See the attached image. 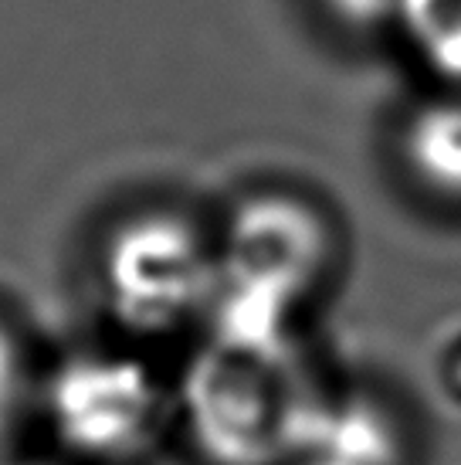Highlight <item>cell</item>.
Returning a JSON list of instances; mask_svg holds the SVG:
<instances>
[{
	"label": "cell",
	"mask_w": 461,
	"mask_h": 465,
	"mask_svg": "<svg viewBox=\"0 0 461 465\" xmlns=\"http://www.w3.org/2000/svg\"><path fill=\"white\" fill-rule=\"evenodd\" d=\"M394 35L435 82L461 89V0H400Z\"/></svg>",
	"instance_id": "52a82bcc"
},
{
	"label": "cell",
	"mask_w": 461,
	"mask_h": 465,
	"mask_svg": "<svg viewBox=\"0 0 461 465\" xmlns=\"http://www.w3.org/2000/svg\"><path fill=\"white\" fill-rule=\"evenodd\" d=\"M167 394L150 363L129 350H82L48 381V418L85 459L123 462L160 431Z\"/></svg>",
	"instance_id": "277c9868"
},
{
	"label": "cell",
	"mask_w": 461,
	"mask_h": 465,
	"mask_svg": "<svg viewBox=\"0 0 461 465\" xmlns=\"http://www.w3.org/2000/svg\"><path fill=\"white\" fill-rule=\"evenodd\" d=\"M0 465H38V462H17V459H0Z\"/></svg>",
	"instance_id": "30bf717a"
},
{
	"label": "cell",
	"mask_w": 461,
	"mask_h": 465,
	"mask_svg": "<svg viewBox=\"0 0 461 465\" xmlns=\"http://www.w3.org/2000/svg\"><path fill=\"white\" fill-rule=\"evenodd\" d=\"M27 388V367L25 353L17 336L0 323V435L11 428V421L21 411V401H25Z\"/></svg>",
	"instance_id": "9c48e42d"
},
{
	"label": "cell",
	"mask_w": 461,
	"mask_h": 465,
	"mask_svg": "<svg viewBox=\"0 0 461 465\" xmlns=\"http://www.w3.org/2000/svg\"><path fill=\"white\" fill-rule=\"evenodd\" d=\"M397 160L421 194L461 207V89H441L400 119Z\"/></svg>",
	"instance_id": "5b68a950"
},
{
	"label": "cell",
	"mask_w": 461,
	"mask_h": 465,
	"mask_svg": "<svg viewBox=\"0 0 461 465\" xmlns=\"http://www.w3.org/2000/svg\"><path fill=\"white\" fill-rule=\"evenodd\" d=\"M326 21L353 38L387 35L397 25L400 0H319Z\"/></svg>",
	"instance_id": "ba28073f"
},
{
	"label": "cell",
	"mask_w": 461,
	"mask_h": 465,
	"mask_svg": "<svg viewBox=\"0 0 461 465\" xmlns=\"http://www.w3.org/2000/svg\"><path fill=\"white\" fill-rule=\"evenodd\" d=\"M99 296L129 336L156 340L207 323L218 296L214 232L173 207H136L105 232Z\"/></svg>",
	"instance_id": "3957f363"
},
{
	"label": "cell",
	"mask_w": 461,
	"mask_h": 465,
	"mask_svg": "<svg viewBox=\"0 0 461 465\" xmlns=\"http://www.w3.org/2000/svg\"><path fill=\"white\" fill-rule=\"evenodd\" d=\"M329 398L299 336L207 330L180 377L187 435L211 465H295Z\"/></svg>",
	"instance_id": "6da1fadb"
},
{
	"label": "cell",
	"mask_w": 461,
	"mask_h": 465,
	"mask_svg": "<svg viewBox=\"0 0 461 465\" xmlns=\"http://www.w3.org/2000/svg\"><path fill=\"white\" fill-rule=\"evenodd\" d=\"M218 296L207 330L299 336V320L336 269V228L309 197L251 191L214 232Z\"/></svg>",
	"instance_id": "7a4b0ae2"
},
{
	"label": "cell",
	"mask_w": 461,
	"mask_h": 465,
	"mask_svg": "<svg viewBox=\"0 0 461 465\" xmlns=\"http://www.w3.org/2000/svg\"><path fill=\"white\" fill-rule=\"evenodd\" d=\"M397 428L377 401L329 394L295 465H397Z\"/></svg>",
	"instance_id": "8992f818"
}]
</instances>
